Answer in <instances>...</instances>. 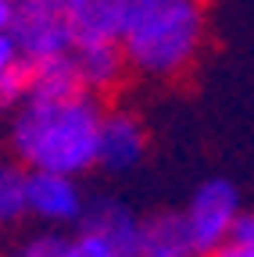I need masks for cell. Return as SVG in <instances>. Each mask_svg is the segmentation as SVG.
<instances>
[{"label":"cell","instance_id":"e0dca14e","mask_svg":"<svg viewBox=\"0 0 254 257\" xmlns=\"http://www.w3.org/2000/svg\"><path fill=\"white\" fill-rule=\"evenodd\" d=\"M211 257H254V246H243V243H222Z\"/></svg>","mask_w":254,"mask_h":257},{"label":"cell","instance_id":"5bb4252c","mask_svg":"<svg viewBox=\"0 0 254 257\" xmlns=\"http://www.w3.org/2000/svg\"><path fill=\"white\" fill-rule=\"evenodd\" d=\"M22 61H25V54L18 50L15 36H11V32H0V82H4Z\"/></svg>","mask_w":254,"mask_h":257},{"label":"cell","instance_id":"8992f818","mask_svg":"<svg viewBox=\"0 0 254 257\" xmlns=\"http://www.w3.org/2000/svg\"><path fill=\"white\" fill-rule=\"evenodd\" d=\"M29 218H36L43 225H79L86 211V197L79 189L75 175L61 172H36L29 168Z\"/></svg>","mask_w":254,"mask_h":257},{"label":"cell","instance_id":"8fae6325","mask_svg":"<svg viewBox=\"0 0 254 257\" xmlns=\"http://www.w3.org/2000/svg\"><path fill=\"white\" fill-rule=\"evenodd\" d=\"M72 93H82V79H79L72 50L57 54V57L33 61V86H29V96H36V100H61V96H72Z\"/></svg>","mask_w":254,"mask_h":257},{"label":"cell","instance_id":"277c9868","mask_svg":"<svg viewBox=\"0 0 254 257\" xmlns=\"http://www.w3.org/2000/svg\"><path fill=\"white\" fill-rule=\"evenodd\" d=\"M8 32L15 36L18 50L29 61L57 57L75 47L72 25L65 15V0H15V15H11Z\"/></svg>","mask_w":254,"mask_h":257},{"label":"cell","instance_id":"d6986e66","mask_svg":"<svg viewBox=\"0 0 254 257\" xmlns=\"http://www.w3.org/2000/svg\"><path fill=\"white\" fill-rule=\"evenodd\" d=\"M0 111H4V104H0Z\"/></svg>","mask_w":254,"mask_h":257},{"label":"cell","instance_id":"3957f363","mask_svg":"<svg viewBox=\"0 0 254 257\" xmlns=\"http://www.w3.org/2000/svg\"><path fill=\"white\" fill-rule=\"evenodd\" d=\"M240 207H243L240 189L226 175H211L190 193V204H186L183 214H186V225H190V236H194L197 257H211L229 239V229H233Z\"/></svg>","mask_w":254,"mask_h":257},{"label":"cell","instance_id":"ac0fdd59","mask_svg":"<svg viewBox=\"0 0 254 257\" xmlns=\"http://www.w3.org/2000/svg\"><path fill=\"white\" fill-rule=\"evenodd\" d=\"M11 15H15V0H0V32L11 29Z\"/></svg>","mask_w":254,"mask_h":257},{"label":"cell","instance_id":"6da1fadb","mask_svg":"<svg viewBox=\"0 0 254 257\" xmlns=\"http://www.w3.org/2000/svg\"><path fill=\"white\" fill-rule=\"evenodd\" d=\"M101 121L104 104L93 93H72L61 100H36L29 96L15 107L8 140L11 154L25 168L61 172V175H86L97 168L101 147Z\"/></svg>","mask_w":254,"mask_h":257},{"label":"cell","instance_id":"30bf717a","mask_svg":"<svg viewBox=\"0 0 254 257\" xmlns=\"http://www.w3.org/2000/svg\"><path fill=\"white\" fill-rule=\"evenodd\" d=\"M140 257H197L194 236L183 211H157L143 218Z\"/></svg>","mask_w":254,"mask_h":257},{"label":"cell","instance_id":"5b68a950","mask_svg":"<svg viewBox=\"0 0 254 257\" xmlns=\"http://www.w3.org/2000/svg\"><path fill=\"white\" fill-rule=\"evenodd\" d=\"M150 150V136L147 125L140 121V114L133 111H104L101 121V147H97V168L111 172V175H125L143 165V157Z\"/></svg>","mask_w":254,"mask_h":257},{"label":"cell","instance_id":"9c48e42d","mask_svg":"<svg viewBox=\"0 0 254 257\" xmlns=\"http://www.w3.org/2000/svg\"><path fill=\"white\" fill-rule=\"evenodd\" d=\"M65 15L75 43L122 40L125 0H65Z\"/></svg>","mask_w":254,"mask_h":257},{"label":"cell","instance_id":"9a60e30c","mask_svg":"<svg viewBox=\"0 0 254 257\" xmlns=\"http://www.w3.org/2000/svg\"><path fill=\"white\" fill-rule=\"evenodd\" d=\"M226 243H243V246H254V211H243L236 214L233 229H229V239Z\"/></svg>","mask_w":254,"mask_h":257},{"label":"cell","instance_id":"ba28073f","mask_svg":"<svg viewBox=\"0 0 254 257\" xmlns=\"http://www.w3.org/2000/svg\"><path fill=\"white\" fill-rule=\"evenodd\" d=\"M75 68L82 79V89L93 96H108L122 86L129 61H125L122 40H97V43H75L72 47Z\"/></svg>","mask_w":254,"mask_h":257},{"label":"cell","instance_id":"4fadbf2b","mask_svg":"<svg viewBox=\"0 0 254 257\" xmlns=\"http://www.w3.org/2000/svg\"><path fill=\"white\" fill-rule=\"evenodd\" d=\"M61 257H122L104 236L79 229L72 239H61Z\"/></svg>","mask_w":254,"mask_h":257},{"label":"cell","instance_id":"52a82bcc","mask_svg":"<svg viewBox=\"0 0 254 257\" xmlns=\"http://www.w3.org/2000/svg\"><path fill=\"white\" fill-rule=\"evenodd\" d=\"M79 229H90L104 236L122 257H136L140 253V239H143V218L115 197H97L86 200V211L79 218Z\"/></svg>","mask_w":254,"mask_h":257},{"label":"cell","instance_id":"7a4b0ae2","mask_svg":"<svg viewBox=\"0 0 254 257\" xmlns=\"http://www.w3.org/2000/svg\"><path fill=\"white\" fill-rule=\"evenodd\" d=\"M208 36L204 0H125L122 50L147 79H179L194 68Z\"/></svg>","mask_w":254,"mask_h":257},{"label":"cell","instance_id":"7c38bea8","mask_svg":"<svg viewBox=\"0 0 254 257\" xmlns=\"http://www.w3.org/2000/svg\"><path fill=\"white\" fill-rule=\"evenodd\" d=\"M29 168L18 157L0 161V229H11L22 218H29Z\"/></svg>","mask_w":254,"mask_h":257},{"label":"cell","instance_id":"2e32d148","mask_svg":"<svg viewBox=\"0 0 254 257\" xmlns=\"http://www.w3.org/2000/svg\"><path fill=\"white\" fill-rule=\"evenodd\" d=\"M15 257H61V239L54 236H40V239H29Z\"/></svg>","mask_w":254,"mask_h":257},{"label":"cell","instance_id":"ffe728a7","mask_svg":"<svg viewBox=\"0 0 254 257\" xmlns=\"http://www.w3.org/2000/svg\"><path fill=\"white\" fill-rule=\"evenodd\" d=\"M136 257H140V253H136Z\"/></svg>","mask_w":254,"mask_h":257}]
</instances>
